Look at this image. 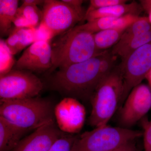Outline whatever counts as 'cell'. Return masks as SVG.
Here are the masks:
<instances>
[{"mask_svg": "<svg viewBox=\"0 0 151 151\" xmlns=\"http://www.w3.org/2000/svg\"><path fill=\"white\" fill-rule=\"evenodd\" d=\"M103 52L84 62L59 68L50 79L52 89L65 97L90 100L97 85L106 76L100 68Z\"/></svg>", "mask_w": 151, "mask_h": 151, "instance_id": "6da1fadb", "label": "cell"}, {"mask_svg": "<svg viewBox=\"0 0 151 151\" xmlns=\"http://www.w3.org/2000/svg\"><path fill=\"white\" fill-rule=\"evenodd\" d=\"M54 107L49 100L38 97L1 100L0 117L28 132L55 122Z\"/></svg>", "mask_w": 151, "mask_h": 151, "instance_id": "7a4b0ae2", "label": "cell"}, {"mask_svg": "<svg viewBox=\"0 0 151 151\" xmlns=\"http://www.w3.org/2000/svg\"><path fill=\"white\" fill-rule=\"evenodd\" d=\"M51 50L52 67L50 72L84 62L103 52L96 48L93 34L76 26L60 35L51 45Z\"/></svg>", "mask_w": 151, "mask_h": 151, "instance_id": "3957f363", "label": "cell"}, {"mask_svg": "<svg viewBox=\"0 0 151 151\" xmlns=\"http://www.w3.org/2000/svg\"><path fill=\"white\" fill-rule=\"evenodd\" d=\"M123 92L124 81L118 66L100 81L91 97L89 125L94 128L108 125L121 104Z\"/></svg>", "mask_w": 151, "mask_h": 151, "instance_id": "277c9868", "label": "cell"}, {"mask_svg": "<svg viewBox=\"0 0 151 151\" xmlns=\"http://www.w3.org/2000/svg\"><path fill=\"white\" fill-rule=\"evenodd\" d=\"M143 135L139 130L107 125L77 135L72 151H111Z\"/></svg>", "mask_w": 151, "mask_h": 151, "instance_id": "5b68a950", "label": "cell"}, {"mask_svg": "<svg viewBox=\"0 0 151 151\" xmlns=\"http://www.w3.org/2000/svg\"><path fill=\"white\" fill-rule=\"evenodd\" d=\"M43 89L40 78L27 70L13 69L0 76L1 100L37 97Z\"/></svg>", "mask_w": 151, "mask_h": 151, "instance_id": "8992f818", "label": "cell"}, {"mask_svg": "<svg viewBox=\"0 0 151 151\" xmlns=\"http://www.w3.org/2000/svg\"><path fill=\"white\" fill-rule=\"evenodd\" d=\"M43 5L40 24L51 33L52 38L74 27L85 16V13L79 12L62 0H45Z\"/></svg>", "mask_w": 151, "mask_h": 151, "instance_id": "52a82bcc", "label": "cell"}, {"mask_svg": "<svg viewBox=\"0 0 151 151\" xmlns=\"http://www.w3.org/2000/svg\"><path fill=\"white\" fill-rule=\"evenodd\" d=\"M119 67L124 81L121 104L126 100L131 90L141 84L151 69V41L122 60Z\"/></svg>", "mask_w": 151, "mask_h": 151, "instance_id": "ba28073f", "label": "cell"}, {"mask_svg": "<svg viewBox=\"0 0 151 151\" xmlns=\"http://www.w3.org/2000/svg\"><path fill=\"white\" fill-rule=\"evenodd\" d=\"M151 108V89L141 84L131 90L119 114L121 127L129 129L145 116Z\"/></svg>", "mask_w": 151, "mask_h": 151, "instance_id": "9c48e42d", "label": "cell"}, {"mask_svg": "<svg viewBox=\"0 0 151 151\" xmlns=\"http://www.w3.org/2000/svg\"><path fill=\"white\" fill-rule=\"evenodd\" d=\"M55 120L60 130L65 134L80 132L86 119L85 107L77 99L65 97L54 107Z\"/></svg>", "mask_w": 151, "mask_h": 151, "instance_id": "30bf717a", "label": "cell"}, {"mask_svg": "<svg viewBox=\"0 0 151 151\" xmlns=\"http://www.w3.org/2000/svg\"><path fill=\"white\" fill-rule=\"evenodd\" d=\"M50 40L37 41L24 50L13 69L41 72L52 67Z\"/></svg>", "mask_w": 151, "mask_h": 151, "instance_id": "8fae6325", "label": "cell"}, {"mask_svg": "<svg viewBox=\"0 0 151 151\" xmlns=\"http://www.w3.org/2000/svg\"><path fill=\"white\" fill-rule=\"evenodd\" d=\"M64 134L55 122L46 124L23 138L12 151H48Z\"/></svg>", "mask_w": 151, "mask_h": 151, "instance_id": "7c38bea8", "label": "cell"}, {"mask_svg": "<svg viewBox=\"0 0 151 151\" xmlns=\"http://www.w3.org/2000/svg\"><path fill=\"white\" fill-rule=\"evenodd\" d=\"M142 10L141 5L136 2H132L129 4L111 6L91 11L85 14L84 19L89 22L101 18L120 17L129 14L139 16Z\"/></svg>", "mask_w": 151, "mask_h": 151, "instance_id": "4fadbf2b", "label": "cell"}, {"mask_svg": "<svg viewBox=\"0 0 151 151\" xmlns=\"http://www.w3.org/2000/svg\"><path fill=\"white\" fill-rule=\"evenodd\" d=\"M27 131L0 117V151H12Z\"/></svg>", "mask_w": 151, "mask_h": 151, "instance_id": "5bb4252c", "label": "cell"}, {"mask_svg": "<svg viewBox=\"0 0 151 151\" xmlns=\"http://www.w3.org/2000/svg\"><path fill=\"white\" fill-rule=\"evenodd\" d=\"M151 41V31L126 40L119 41L113 46L111 52L114 56L120 57L124 60L138 49Z\"/></svg>", "mask_w": 151, "mask_h": 151, "instance_id": "9a60e30c", "label": "cell"}, {"mask_svg": "<svg viewBox=\"0 0 151 151\" xmlns=\"http://www.w3.org/2000/svg\"><path fill=\"white\" fill-rule=\"evenodd\" d=\"M17 0H0V35H9L12 29V24L18 8Z\"/></svg>", "mask_w": 151, "mask_h": 151, "instance_id": "2e32d148", "label": "cell"}, {"mask_svg": "<svg viewBox=\"0 0 151 151\" xmlns=\"http://www.w3.org/2000/svg\"><path fill=\"white\" fill-rule=\"evenodd\" d=\"M125 30L109 29L93 34L95 46L101 52L114 46L121 39Z\"/></svg>", "mask_w": 151, "mask_h": 151, "instance_id": "e0dca14e", "label": "cell"}, {"mask_svg": "<svg viewBox=\"0 0 151 151\" xmlns=\"http://www.w3.org/2000/svg\"><path fill=\"white\" fill-rule=\"evenodd\" d=\"M151 31V24L148 18L140 17L125 31L121 39L123 41L145 34Z\"/></svg>", "mask_w": 151, "mask_h": 151, "instance_id": "ac0fdd59", "label": "cell"}, {"mask_svg": "<svg viewBox=\"0 0 151 151\" xmlns=\"http://www.w3.org/2000/svg\"><path fill=\"white\" fill-rule=\"evenodd\" d=\"M14 55L4 40L0 39V76L9 73L15 65Z\"/></svg>", "mask_w": 151, "mask_h": 151, "instance_id": "d6986e66", "label": "cell"}, {"mask_svg": "<svg viewBox=\"0 0 151 151\" xmlns=\"http://www.w3.org/2000/svg\"><path fill=\"white\" fill-rule=\"evenodd\" d=\"M116 18H101L87 22L84 24L76 27L78 29L94 34L104 30L112 29L113 22Z\"/></svg>", "mask_w": 151, "mask_h": 151, "instance_id": "ffe728a7", "label": "cell"}, {"mask_svg": "<svg viewBox=\"0 0 151 151\" xmlns=\"http://www.w3.org/2000/svg\"><path fill=\"white\" fill-rule=\"evenodd\" d=\"M17 13L24 17L35 28H37L41 23L42 12L37 6L22 5L18 8Z\"/></svg>", "mask_w": 151, "mask_h": 151, "instance_id": "44dd1931", "label": "cell"}, {"mask_svg": "<svg viewBox=\"0 0 151 151\" xmlns=\"http://www.w3.org/2000/svg\"><path fill=\"white\" fill-rule=\"evenodd\" d=\"M16 28L18 34V50L20 52L37 41V28Z\"/></svg>", "mask_w": 151, "mask_h": 151, "instance_id": "7402d4cb", "label": "cell"}, {"mask_svg": "<svg viewBox=\"0 0 151 151\" xmlns=\"http://www.w3.org/2000/svg\"><path fill=\"white\" fill-rule=\"evenodd\" d=\"M77 136L65 133L55 142L48 151H72Z\"/></svg>", "mask_w": 151, "mask_h": 151, "instance_id": "603a6c76", "label": "cell"}, {"mask_svg": "<svg viewBox=\"0 0 151 151\" xmlns=\"http://www.w3.org/2000/svg\"><path fill=\"white\" fill-rule=\"evenodd\" d=\"M139 16L129 14L120 17L116 18L114 21L112 29L126 30L139 17Z\"/></svg>", "mask_w": 151, "mask_h": 151, "instance_id": "cb8c5ba5", "label": "cell"}, {"mask_svg": "<svg viewBox=\"0 0 151 151\" xmlns=\"http://www.w3.org/2000/svg\"><path fill=\"white\" fill-rule=\"evenodd\" d=\"M127 2V1L126 0H91L89 7L85 12V14L94 10L123 4H126Z\"/></svg>", "mask_w": 151, "mask_h": 151, "instance_id": "d4e9b609", "label": "cell"}, {"mask_svg": "<svg viewBox=\"0 0 151 151\" xmlns=\"http://www.w3.org/2000/svg\"><path fill=\"white\" fill-rule=\"evenodd\" d=\"M143 136L145 151H151V120L145 125Z\"/></svg>", "mask_w": 151, "mask_h": 151, "instance_id": "484cf974", "label": "cell"}, {"mask_svg": "<svg viewBox=\"0 0 151 151\" xmlns=\"http://www.w3.org/2000/svg\"><path fill=\"white\" fill-rule=\"evenodd\" d=\"M13 24L14 27L17 28H32V26L28 21L24 17L21 15L16 13L13 21Z\"/></svg>", "mask_w": 151, "mask_h": 151, "instance_id": "4316f807", "label": "cell"}, {"mask_svg": "<svg viewBox=\"0 0 151 151\" xmlns=\"http://www.w3.org/2000/svg\"><path fill=\"white\" fill-rule=\"evenodd\" d=\"M135 141L129 142L111 151H139L140 150L137 147Z\"/></svg>", "mask_w": 151, "mask_h": 151, "instance_id": "83f0119b", "label": "cell"}, {"mask_svg": "<svg viewBox=\"0 0 151 151\" xmlns=\"http://www.w3.org/2000/svg\"><path fill=\"white\" fill-rule=\"evenodd\" d=\"M62 1L79 12L84 13L82 7V4L84 2V1L82 0H62Z\"/></svg>", "mask_w": 151, "mask_h": 151, "instance_id": "f1b7e54d", "label": "cell"}, {"mask_svg": "<svg viewBox=\"0 0 151 151\" xmlns=\"http://www.w3.org/2000/svg\"><path fill=\"white\" fill-rule=\"evenodd\" d=\"M140 3L143 9L145 10L148 14L151 12V0H141Z\"/></svg>", "mask_w": 151, "mask_h": 151, "instance_id": "f546056e", "label": "cell"}, {"mask_svg": "<svg viewBox=\"0 0 151 151\" xmlns=\"http://www.w3.org/2000/svg\"><path fill=\"white\" fill-rule=\"evenodd\" d=\"M45 1L42 0H24L22 1L23 5L37 6L44 4Z\"/></svg>", "mask_w": 151, "mask_h": 151, "instance_id": "4dcf8cb0", "label": "cell"}, {"mask_svg": "<svg viewBox=\"0 0 151 151\" xmlns=\"http://www.w3.org/2000/svg\"><path fill=\"white\" fill-rule=\"evenodd\" d=\"M145 78L148 81L149 86L151 87V69L149 71L147 75H146Z\"/></svg>", "mask_w": 151, "mask_h": 151, "instance_id": "1f68e13d", "label": "cell"}, {"mask_svg": "<svg viewBox=\"0 0 151 151\" xmlns=\"http://www.w3.org/2000/svg\"><path fill=\"white\" fill-rule=\"evenodd\" d=\"M148 15L149 16L148 18L149 21H150V23L151 24V12L149 13Z\"/></svg>", "mask_w": 151, "mask_h": 151, "instance_id": "d6a6232c", "label": "cell"}, {"mask_svg": "<svg viewBox=\"0 0 151 151\" xmlns=\"http://www.w3.org/2000/svg\"><path fill=\"white\" fill-rule=\"evenodd\" d=\"M141 151V150H140V151Z\"/></svg>", "mask_w": 151, "mask_h": 151, "instance_id": "836d02e7", "label": "cell"}, {"mask_svg": "<svg viewBox=\"0 0 151 151\" xmlns=\"http://www.w3.org/2000/svg\"><path fill=\"white\" fill-rule=\"evenodd\" d=\"M150 88H151V87H150Z\"/></svg>", "mask_w": 151, "mask_h": 151, "instance_id": "e575fe53", "label": "cell"}]
</instances>
